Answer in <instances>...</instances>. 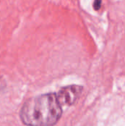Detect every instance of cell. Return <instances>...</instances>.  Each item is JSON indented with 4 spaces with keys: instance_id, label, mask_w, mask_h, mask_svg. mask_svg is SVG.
I'll list each match as a JSON object with an SVG mask.
<instances>
[{
    "instance_id": "obj_1",
    "label": "cell",
    "mask_w": 125,
    "mask_h": 126,
    "mask_svg": "<svg viewBox=\"0 0 125 126\" xmlns=\"http://www.w3.org/2000/svg\"><path fill=\"white\" fill-rule=\"evenodd\" d=\"M62 105L56 93L41 94L27 100L23 105L20 117L28 126H53L62 115Z\"/></svg>"
},
{
    "instance_id": "obj_2",
    "label": "cell",
    "mask_w": 125,
    "mask_h": 126,
    "mask_svg": "<svg viewBox=\"0 0 125 126\" xmlns=\"http://www.w3.org/2000/svg\"><path fill=\"white\" fill-rule=\"evenodd\" d=\"M83 87L79 85H69L61 88L57 94V98L63 106H71L80 97Z\"/></svg>"
},
{
    "instance_id": "obj_3",
    "label": "cell",
    "mask_w": 125,
    "mask_h": 126,
    "mask_svg": "<svg viewBox=\"0 0 125 126\" xmlns=\"http://www.w3.org/2000/svg\"><path fill=\"white\" fill-rule=\"evenodd\" d=\"M102 5V0H94V8L95 10H99Z\"/></svg>"
}]
</instances>
